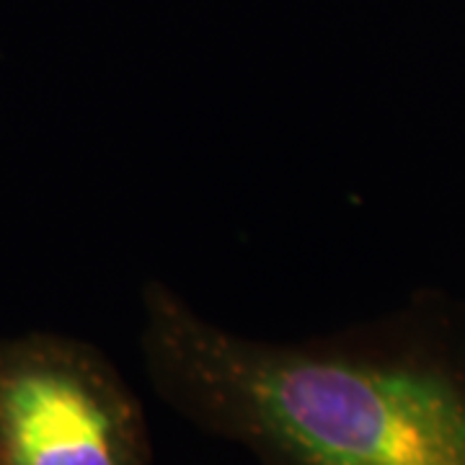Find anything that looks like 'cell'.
<instances>
[{"instance_id":"6da1fadb","label":"cell","mask_w":465,"mask_h":465,"mask_svg":"<svg viewBox=\"0 0 465 465\" xmlns=\"http://www.w3.org/2000/svg\"><path fill=\"white\" fill-rule=\"evenodd\" d=\"M137 344L158 399L253 465H465V295L421 290L344 329L269 341L148 280Z\"/></svg>"},{"instance_id":"7a4b0ae2","label":"cell","mask_w":465,"mask_h":465,"mask_svg":"<svg viewBox=\"0 0 465 465\" xmlns=\"http://www.w3.org/2000/svg\"><path fill=\"white\" fill-rule=\"evenodd\" d=\"M143 401L84 339H0V465H153Z\"/></svg>"}]
</instances>
